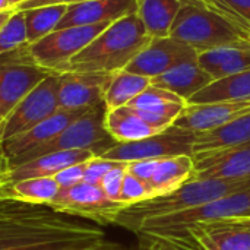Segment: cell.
Returning <instances> with one entry per match:
<instances>
[{
    "label": "cell",
    "instance_id": "60d3db41",
    "mask_svg": "<svg viewBox=\"0 0 250 250\" xmlns=\"http://www.w3.org/2000/svg\"><path fill=\"white\" fill-rule=\"evenodd\" d=\"M229 221L233 223V224H236V226H239V227H242V229H245V230H248V231H250V215L229 218Z\"/></svg>",
    "mask_w": 250,
    "mask_h": 250
},
{
    "label": "cell",
    "instance_id": "7a4b0ae2",
    "mask_svg": "<svg viewBox=\"0 0 250 250\" xmlns=\"http://www.w3.org/2000/svg\"><path fill=\"white\" fill-rule=\"evenodd\" d=\"M138 13L110 23L92 42L70 59L66 72L125 70L126 66L151 42Z\"/></svg>",
    "mask_w": 250,
    "mask_h": 250
},
{
    "label": "cell",
    "instance_id": "7bdbcfd3",
    "mask_svg": "<svg viewBox=\"0 0 250 250\" xmlns=\"http://www.w3.org/2000/svg\"><path fill=\"white\" fill-rule=\"evenodd\" d=\"M10 9H12V6H10L9 0H0V12L1 10H10Z\"/></svg>",
    "mask_w": 250,
    "mask_h": 250
},
{
    "label": "cell",
    "instance_id": "30bf717a",
    "mask_svg": "<svg viewBox=\"0 0 250 250\" xmlns=\"http://www.w3.org/2000/svg\"><path fill=\"white\" fill-rule=\"evenodd\" d=\"M59 75L50 73L0 122V145L22 135L59 110Z\"/></svg>",
    "mask_w": 250,
    "mask_h": 250
},
{
    "label": "cell",
    "instance_id": "f6af8a7d",
    "mask_svg": "<svg viewBox=\"0 0 250 250\" xmlns=\"http://www.w3.org/2000/svg\"><path fill=\"white\" fill-rule=\"evenodd\" d=\"M113 250H126L123 246H119V248H116V249H113Z\"/></svg>",
    "mask_w": 250,
    "mask_h": 250
},
{
    "label": "cell",
    "instance_id": "f546056e",
    "mask_svg": "<svg viewBox=\"0 0 250 250\" xmlns=\"http://www.w3.org/2000/svg\"><path fill=\"white\" fill-rule=\"evenodd\" d=\"M67 10L66 4H54V6H41L29 10H21L25 18L26 28V40L28 44H32L42 37L48 35L56 29L62 18Z\"/></svg>",
    "mask_w": 250,
    "mask_h": 250
},
{
    "label": "cell",
    "instance_id": "d6986e66",
    "mask_svg": "<svg viewBox=\"0 0 250 250\" xmlns=\"http://www.w3.org/2000/svg\"><path fill=\"white\" fill-rule=\"evenodd\" d=\"M186 236L193 250H250V231L229 220L198 224Z\"/></svg>",
    "mask_w": 250,
    "mask_h": 250
},
{
    "label": "cell",
    "instance_id": "d590c367",
    "mask_svg": "<svg viewBox=\"0 0 250 250\" xmlns=\"http://www.w3.org/2000/svg\"><path fill=\"white\" fill-rule=\"evenodd\" d=\"M89 161V160H88ZM79 163L75 166H70L64 170H62L60 173H57L53 179L57 182L60 189H69L72 186H76L79 183L83 182V176H85V168H86V163Z\"/></svg>",
    "mask_w": 250,
    "mask_h": 250
},
{
    "label": "cell",
    "instance_id": "8d00e7d4",
    "mask_svg": "<svg viewBox=\"0 0 250 250\" xmlns=\"http://www.w3.org/2000/svg\"><path fill=\"white\" fill-rule=\"evenodd\" d=\"M160 160H139V161H133L127 164V173H130L132 176L138 177L139 180L149 183V180L152 179L157 166H158Z\"/></svg>",
    "mask_w": 250,
    "mask_h": 250
},
{
    "label": "cell",
    "instance_id": "4316f807",
    "mask_svg": "<svg viewBox=\"0 0 250 250\" xmlns=\"http://www.w3.org/2000/svg\"><path fill=\"white\" fill-rule=\"evenodd\" d=\"M180 6L182 0H138L136 13L151 38H166Z\"/></svg>",
    "mask_w": 250,
    "mask_h": 250
},
{
    "label": "cell",
    "instance_id": "f35d334b",
    "mask_svg": "<svg viewBox=\"0 0 250 250\" xmlns=\"http://www.w3.org/2000/svg\"><path fill=\"white\" fill-rule=\"evenodd\" d=\"M152 240H154V250H188L166 240H158V239H152Z\"/></svg>",
    "mask_w": 250,
    "mask_h": 250
},
{
    "label": "cell",
    "instance_id": "8992f818",
    "mask_svg": "<svg viewBox=\"0 0 250 250\" xmlns=\"http://www.w3.org/2000/svg\"><path fill=\"white\" fill-rule=\"evenodd\" d=\"M105 114L107 107L103 101L70 123L54 139L19 158L10 168L32 158L60 151H91L95 157H100L117 144L105 129Z\"/></svg>",
    "mask_w": 250,
    "mask_h": 250
},
{
    "label": "cell",
    "instance_id": "9c48e42d",
    "mask_svg": "<svg viewBox=\"0 0 250 250\" xmlns=\"http://www.w3.org/2000/svg\"><path fill=\"white\" fill-rule=\"evenodd\" d=\"M26 45L0 54V122L50 75L31 60Z\"/></svg>",
    "mask_w": 250,
    "mask_h": 250
},
{
    "label": "cell",
    "instance_id": "44dd1931",
    "mask_svg": "<svg viewBox=\"0 0 250 250\" xmlns=\"http://www.w3.org/2000/svg\"><path fill=\"white\" fill-rule=\"evenodd\" d=\"M212 81L214 78L201 67L198 60H192L176 64L166 73L151 79V85L168 89L188 103L196 92L204 89Z\"/></svg>",
    "mask_w": 250,
    "mask_h": 250
},
{
    "label": "cell",
    "instance_id": "e575fe53",
    "mask_svg": "<svg viewBox=\"0 0 250 250\" xmlns=\"http://www.w3.org/2000/svg\"><path fill=\"white\" fill-rule=\"evenodd\" d=\"M119 164H120L119 161H111V160H105V158H101V157H92L86 163L83 182L88 183V185L100 186L101 185V180L104 179V176L111 168L117 167Z\"/></svg>",
    "mask_w": 250,
    "mask_h": 250
},
{
    "label": "cell",
    "instance_id": "4fadbf2b",
    "mask_svg": "<svg viewBox=\"0 0 250 250\" xmlns=\"http://www.w3.org/2000/svg\"><path fill=\"white\" fill-rule=\"evenodd\" d=\"M192 60H198V53L190 45L171 37L152 38L125 70L154 79L166 73L173 66Z\"/></svg>",
    "mask_w": 250,
    "mask_h": 250
},
{
    "label": "cell",
    "instance_id": "ee69618b",
    "mask_svg": "<svg viewBox=\"0 0 250 250\" xmlns=\"http://www.w3.org/2000/svg\"><path fill=\"white\" fill-rule=\"evenodd\" d=\"M23 1H25V0H9V3H10V6H12L13 10H15L19 4H22Z\"/></svg>",
    "mask_w": 250,
    "mask_h": 250
},
{
    "label": "cell",
    "instance_id": "b9f144b4",
    "mask_svg": "<svg viewBox=\"0 0 250 250\" xmlns=\"http://www.w3.org/2000/svg\"><path fill=\"white\" fill-rule=\"evenodd\" d=\"M16 10H13V9H10V10H1L0 12V29L7 23V21L12 18V15L15 13Z\"/></svg>",
    "mask_w": 250,
    "mask_h": 250
},
{
    "label": "cell",
    "instance_id": "cb8c5ba5",
    "mask_svg": "<svg viewBox=\"0 0 250 250\" xmlns=\"http://www.w3.org/2000/svg\"><path fill=\"white\" fill-rule=\"evenodd\" d=\"M195 158L193 155H176L158 161L157 170L149 180V188L154 196L170 193L188 182L195 179Z\"/></svg>",
    "mask_w": 250,
    "mask_h": 250
},
{
    "label": "cell",
    "instance_id": "e0dca14e",
    "mask_svg": "<svg viewBox=\"0 0 250 250\" xmlns=\"http://www.w3.org/2000/svg\"><path fill=\"white\" fill-rule=\"evenodd\" d=\"M193 158L195 180H243L250 177V144Z\"/></svg>",
    "mask_w": 250,
    "mask_h": 250
},
{
    "label": "cell",
    "instance_id": "836d02e7",
    "mask_svg": "<svg viewBox=\"0 0 250 250\" xmlns=\"http://www.w3.org/2000/svg\"><path fill=\"white\" fill-rule=\"evenodd\" d=\"M126 171H127V163H120L117 167L111 168L101 180L100 188L103 189L105 196L113 202H120V193H122V186Z\"/></svg>",
    "mask_w": 250,
    "mask_h": 250
},
{
    "label": "cell",
    "instance_id": "5b68a950",
    "mask_svg": "<svg viewBox=\"0 0 250 250\" xmlns=\"http://www.w3.org/2000/svg\"><path fill=\"white\" fill-rule=\"evenodd\" d=\"M243 215H250V189L182 212L145 220L136 234L148 239L166 240L185 249L193 250L186 236L189 229L204 223Z\"/></svg>",
    "mask_w": 250,
    "mask_h": 250
},
{
    "label": "cell",
    "instance_id": "7c38bea8",
    "mask_svg": "<svg viewBox=\"0 0 250 250\" xmlns=\"http://www.w3.org/2000/svg\"><path fill=\"white\" fill-rule=\"evenodd\" d=\"M116 73V72H114ZM114 73L64 72L59 75V108L67 111L89 110L104 101V92Z\"/></svg>",
    "mask_w": 250,
    "mask_h": 250
},
{
    "label": "cell",
    "instance_id": "2e32d148",
    "mask_svg": "<svg viewBox=\"0 0 250 250\" xmlns=\"http://www.w3.org/2000/svg\"><path fill=\"white\" fill-rule=\"evenodd\" d=\"M155 130L163 132L174 125L188 103L174 92L149 85L129 104Z\"/></svg>",
    "mask_w": 250,
    "mask_h": 250
},
{
    "label": "cell",
    "instance_id": "4dcf8cb0",
    "mask_svg": "<svg viewBox=\"0 0 250 250\" xmlns=\"http://www.w3.org/2000/svg\"><path fill=\"white\" fill-rule=\"evenodd\" d=\"M25 44H28L25 18L21 10H16L7 23L0 29V54L9 53Z\"/></svg>",
    "mask_w": 250,
    "mask_h": 250
},
{
    "label": "cell",
    "instance_id": "277c9868",
    "mask_svg": "<svg viewBox=\"0 0 250 250\" xmlns=\"http://www.w3.org/2000/svg\"><path fill=\"white\" fill-rule=\"evenodd\" d=\"M168 37L190 45L198 54L250 41V32L202 0H182Z\"/></svg>",
    "mask_w": 250,
    "mask_h": 250
},
{
    "label": "cell",
    "instance_id": "f1b7e54d",
    "mask_svg": "<svg viewBox=\"0 0 250 250\" xmlns=\"http://www.w3.org/2000/svg\"><path fill=\"white\" fill-rule=\"evenodd\" d=\"M149 85H151L149 78L135 75L127 70H119L113 75L104 92V104L107 110H114L127 105Z\"/></svg>",
    "mask_w": 250,
    "mask_h": 250
},
{
    "label": "cell",
    "instance_id": "1f68e13d",
    "mask_svg": "<svg viewBox=\"0 0 250 250\" xmlns=\"http://www.w3.org/2000/svg\"><path fill=\"white\" fill-rule=\"evenodd\" d=\"M151 198H154V193L149 185L126 171L123 186H122V193H120V202L125 207H129V205H133V204H138Z\"/></svg>",
    "mask_w": 250,
    "mask_h": 250
},
{
    "label": "cell",
    "instance_id": "ffe728a7",
    "mask_svg": "<svg viewBox=\"0 0 250 250\" xmlns=\"http://www.w3.org/2000/svg\"><path fill=\"white\" fill-rule=\"evenodd\" d=\"M92 157L95 155L91 151H60V152L45 154L10 168L3 177V180L0 182V185L19 182L25 179L54 177L62 170L79 163H85Z\"/></svg>",
    "mask_w": 250,
    "mask_h": 250
},
{
    "label": "cell",
    "instance_id": "6da1fadb",
    "mask_svg": "<svg viewBox=\"0 0 250 250\" xmlns=\"http://www.w3.org/2000/svg\"><path fill=\"white\" fill-rule=\"evenodd\" d=\"M94 226L73 221L47 205L0 199V250H113Z\"/></svg>",
    "mask_w": 250,
    "mask_h": 250
},
{
    "label": "cell",
    "instance_id": "52a82bcc",
    "mask_svg": "<svg viewBox=\"0 0 250 250\" xmlns=\"http://www.w3.org/2000/svg\"><path fill=\"white\" fill-rule=\"evenodd\" d=\"M113 23V22H111ZM110 23L81 25L56 29L41 40L28 44L26 50L31 60L50 73H64L72 57L92 42Z\"/></svg>",
    "mask_w": 250,
    "mask_h": 250
},
{
    "label": "cell",
    "instance_id": "7402d4cb",
    "mask_svg": "<svg viewBox=\"0 0 250 250\" xmlns=\"http://www.w3.org/2000/svg\"><path fill=\"white\" fill-rule=\"evenodd\" d=\"M245 144H250V113L221 127L196 133L193 157L215 154Z\"/></svg>",
    "mask_w": 250,
    "mask_h": 250
},
{
    "label": "cell",
    "instance_id": "ba28073f",
    "mask_svg": "<svg viewBox=\"0 0 250 250\" xmlns=\"http://www.w3.org/2000/svg\"><path fill=\"white\" fill-rule=\"evenodd\" d=\"M195 141V132L173 125L154 136L135 142L116 144L100 157L129 164L139 160H163L176 155H193Z\"/></svg>",
    "mask_w": 250,
    "mask_h": 250
},
{
    "label": "cell",
    "instance_id": "d6a6232c",
    "mask_svg": "<svg viewBox=\"0 0 250 250\" xmlns=\"http://www.w3.org/2000/svg\"><path fill=\"white\" fill-rule=\"evenodd\" d=\"M209 3L250 32V0H209Z\"/></svg>",
    "mask_w": 250,
    "mask_h": 250
},
{
    "label": "cell",
    "instance_id": "d4e9b609",
    "mask_svg": "<svg viewBox=\"0 0 250 250\" xmlns=\"http://www.w3.org/2000/svg\"><path fill=\"white\" fill-rule=\"evenodd\" d=\"M105 129L117 144L135 142L160 133L129 105L107 110Z\"/></svg>",
    "mask_w": 250,
    "mask_h": 250
},
{
    "label": "cell",
    "instance_id": "5bb4252c",
    "mask_svg": "<svg viewBox=\"0 0 250 250\" xmlns=\"http://www.w3.org/2000/svg\"><path fill=\"white\" fill-rule=\"evenodd\" d=\"M250 113V97L211 104H188L174 126L202 133L221 127Z\"/></svg>",
    "mask_w": 250,
    "mask_h": 250
},
{
    "label": "cell",
    "instance_id": "bcb514c9",
    "mask_svg": "<svg viewBox=\"0 0 250 250\" xmlns=\"http://www.w3.org/2000/svg\"><path fill=\"white\" fill-rule=\"evenodd\" d=\"M202 1H209V0H202Z\"/></svg>",
    "mask_w": 250,
    "mask_h": 250
},
{
    "label": "cell",
    "instance_id": "ac0fdd59",
    "mask_svg": "<svg viewBox=\"0 0 250 250\" xmlns=\"http://www.w3.org/2000/svg\"><path fill=\"white\" fill-rule=\"evenodd\" d=\"M136 10L138 0H86L69 4L64 16L62 18L56 29L104 22L111 23L127 15L136 13Z\"/></svg>",
    "mask_w": 250,
    "mask_h": 250
},
{
    "label": "cell",
    "instance_id": "74e56055",
    "mask_svg": "<svg viewBox=\"0 0 250 250\" xmlns=\"http://www.w3.org/2000/svg\"><path fill=\"white\" fill-rule=\"evenodd\" d=\"M86 0H25L22 4H19L15 10H29L34 7H41V6H54V4H75Z\"/></svg>",
    "mask_w": 250,
    "mask_h": 250
},
{
    "label": "cell",
    "instance_id": "603a6c76",
    "mask_svg": "<svg viewBox=\"0 0 250 250\" xmlns=\"http://www.w3.org/2000/svg\"><path fill=\"white\" fill-rule=\"evenodd\" d=\"M198 63L214 81L250 70V41L199 53Z\"/></svg>",
    "mask_w": 250,
    "mask_h": 250
},
{
    "label": "cell",
    "instance_id": "83f0119b",
    "mask_svg": "<svg viewBox=\"0 0 250 250\" xmlns=\"http://www.w3.org/2000/svg\"><path fill=\"white\" fill-rule=\"evenodd\" d=\"M250 97V70L212 81L196 92L188 104H211Z\"/></svg>",
    "mask_w": 250,
    "mask_h": 250
},
{
    "label": "cell",
    "instance_id": "3957f363",
    "mask_svg": "<svg viewBox=\"0 0 250 250\" xmlns=\"http://www.w3.org/2000/svg\"><path fill=\"white\" fill-rule=\"evenodd\" d=\"M250 189V177L243 180H190L182 188L151 199L125 207L114 224L133 233L145 220L182 212L208 202Z\"/></svg>",
    "mask_w": 250,
    "mask_h": 250
},
{
    "label": "cell",
    "instance_id": "ab89813d",
    "mask_svg": "<svg viewBox=\"0 0 250 250\" xmlns=\"http://www.w3.org/2000/svg\"><path fill=\"white\" fill-rule=\"evenodd\" d=\"M10 170L9 167V161H7V157L3 151V146L0 145V182L3 180V177L6 176V173Z\"/></svg>",
    "mask_w": 250,
    "mask_h": 250
},
{
    "label": "cell",
    "instance_id": "484cf974",
    "mask_svg": "<svg viewBox=\"0 0 250 250\" xmlns=\"http://www.w3.org/2000/svg\"><path fill=\"white\" fill-rule=\"evenodd\" d=\"M59 190L60 188L53 177L25 179L0 185V199L48 207Z\"/></svg>",
    "mask_w": 250,
    "mask_h": 250
},
{
    "label": "cell",
    "instance_id": "8fae6325",
    "mask_svg": "<svg viewBox=\"0 0 250 250\" xmlns=\"http://www.w3.org/2000/svg\"><path fill=\"white\" fill-rule=\"evenodd\" d=\"M48 207L60 214L88 218L100 224H114L119 212L125 208L123 204L110 201L100 186L85 182L60 189Z\"/></svg>",
    "mask_w": 250,
    "mask_h": 250
},
{
    "label": "cell",
    "instance_id": "9a60e30c",
    "mask_svg": "<svg viewBox=\"0 0 250 250\" xmlns=\"http://www.w3.org/2000/svg\"><path fill=\"white\" fill-rule=\"evenodd\" d=\"M91 110V108H89ZM88 110H78V111H67V110H57L54 114L29 129L28 132L18 135L12 139H7L1 144L3 151L7 157L9 167H12L19 158L29 154L31 151L37 149L38 146L50 142L54 139L62 130H64L70 123L85 114Z\"/></svg>",
    "mask_w": 250,
    "mask_h": 250
}]
</instances>
